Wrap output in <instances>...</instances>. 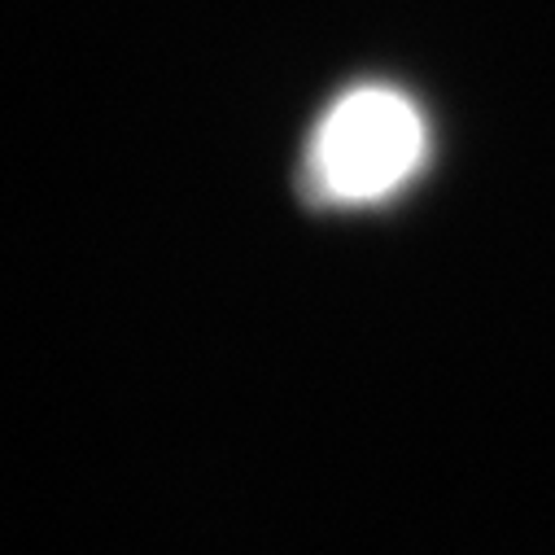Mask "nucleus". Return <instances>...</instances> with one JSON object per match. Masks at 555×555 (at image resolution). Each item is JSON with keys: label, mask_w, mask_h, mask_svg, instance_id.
Wrapping results in <instances>:
<instances>
[{"label": "nucleus", "mask_w": 555, "mask_h": 555, "mask_svg": "<svg viewBox=\"0 0 555 555\" xmlns=\"http://www.w3.org/2000/svg\"><path fill=\"white\" fill-rule=\"evenodd\" d=\"M429 154L425 109L406 92L363 83L341 92L311 135V184L324 202L367 206L415 180Z\"/></svg>", "instance_id": "obj_1"}]
</instances>
